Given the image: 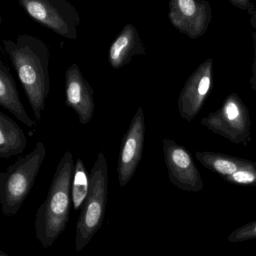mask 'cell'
<instances>
[{
  "mask_svg": "<svg viewBox=\"0 0 256 256\" xmlns=\"http://www.w3.org/2000/svg\"><path fill=\"white\" fill-rule=\"evenodd\" d=\"M6 52L17 72L37 120L41 121L50 92V52L42 40L32 36H18L17 41L4 40Z\"/></svg>",
  "mask_w": 256,
  "mask_h": 256,
  "instance_id": "6da1fadb",
  "label": "cell"
},
{
  "mask_svg": "<svg viewBox=\"0 0 256 256\" xmlns=\"http://www.w3.org/2000/svg\"><path fill=\"white\" fill-rule=\"evenodd\" d=\"M73 156L66 151L58 163L47 198L36 214L37 240L49 248L66 228L72 204V181L74 174Z\"/></svg>",
  "mask_w": 256,
  "mask_h": 256,
  "instance_id": "7a4b0ae2",
  "label": "cell"
},
{
  "mask_svg": "<svg viewBox=\"0 0 256 256\" xmlns=\"http://www.w3.org/2000/svg\"><path fill=\"white\" fill-rule=\"evenodd\" d=\"M46 152L43 142H38L32 152L0 174V203L4 215L13 216L18 212L34 186Z\"/></svg>",
  "mask_w": 256,
  "mask_h": 256,
  "instance_id": "3957f363",
  "label": "cell"
},
{
  "mask_svg": "<svg viewBox=\"0 0 256 256\" xmlns=\"http://www.w3.org/2000/svg\"><path fill=\"white\" fill-rule=\"evenodd\" d=\"M108 192V166L103 152L97 156L90 174V190L76 226V250L82 251L101 228Z\"/></svg>",
  "mask_w": 256,
  "mask_h": 256,
  "instance_id": "277c9868",
  "label": "cell"
},
{
  "mask_svg": "<svg viewBox=\"0 0 256 256\" xmlns=\"http://www.w3.org/2000/svg\"><path fill=\"white\" fill-rule=\"evenodd\" d=\"M18 4L42 26L68 40L77 38L80 14L66 0H19Z\"/></svg>",
  "mask_w": 256,
  "mask_h": 256,
  "instance_id": "5b68a950",
  "label": "cell"
},
{
  "mask_svg": "<svg viewBox=\"0 0 256 256\" xmlns=\"http://www.w3.org/2000/svg\"><path fill=\"white\" fill-rule=\"evenodd\" d=\"M144 138V114L140 106L121 142L118 164V181L120 186H126L136 174L143 156Z\"/></svg>",
  "mask_w": 256,
  "mask_h": 256,
  "instance_id": "8992f818",
  "label": "cell"
},
{
  "mask_svg": "<svg viewBox=\"0 0 256 256\" xmlns=\"http://www.w3.org/2000/svg\"><path fill=\"white\" fill-rule=\"evenodd\" d=\"M163 150L170 182L184 191H202V176L188 151L167 139L163 140Z\"/></svg>",
  "mask_w": 256,
  "mask_h": 256,
  "instance_id": "52a82bcc",
  "label": "cell"
},
{
  "mask_svg": "<svg viewBox=\"0 0 256 256\" xmlns=\"http://www.w3.org/2000/svg\"><path fill=\"white\" fill-rule=\"evenodd\" d=\"M65 78L66 104L74 110L79 122L85 125L92 120L95 110L94 89L76 64L66 70Z\"/></svg>",
  "mask_w": 256,
  "mask_h": 256,
  "instance_id": "ba28073f",
  "label": "cell"
},
{
  "mask_svg": "<svg viewBox=\"0 0 256 256\" xmlns=\"http://www.w3.org/2000/svg\"><path fill=\"white\" fill-rule=\"evenodd\" d=\"M146 54V48L137 28L128 24L114 40L108 50V62L114 70H119L131 62L134 56Z\"/></svg>",
  "mask_w": 256,
  "mask_h": 256,
  "instance_id": "9c48e42d",
  "label": "cell"
},
{
  "mask_svg": "<svg viewBox=\"0 0 256 256\" xmlns=\"http://www.w3.org/2000/svg\"><path fill=\"white\" fill-rule=\"evenodd\" d=\"M0 106L29 128L36 124L28 116L20 100L16 80L10 68L2 60L0 61Z\"/></svg>",
  "mask_w": 256,
  "mask_h": 256,
  "instance_id": "30bf717a",
  "label": "cell"
},
{
  "mask_svg": "<svg viewBox=\"0 0 256 256\" xmlns=\"http://www.w3.org/2000/svg\"><path fill=\"white\" fill-rule=\"evenodd\" d=\"M26 146V138L22 128L0 112V158H10L23 154Z\"/></svg>",
  "mask_w": 256,
  "mask_h": 256,
  "instance_id": "8fae6325",
  "label": "cell"
},
{
  "mask_svg": "<svg viewBox=\"0 0 256 256\" xmlns=\"http://www.w3.org/2000/svg\"><path fill=\"white\" fill-rule=\"evenodd\" d=\"M197 158L206 168L221 175L223 178L230 176L251 162L214 154H198Z\"/></svg>",
  "mask_w": 256,
  "mask_h": 256,
  "instance_id": "7c38bea8",
  "label": "cell"
},
{
  "mask_svg": "<svg viewBox=\"0 0 256 256\" xmlns=\"http://www.w3.org/2000/svg\"><path fill=\"white\" fill-rule=\"evenodd\" d=\"M90 190V176H88L83 160L78 158L74 164V174L72 181V202L74 210L82 208Z\"/></svg>",
  "mask_w": 256,
  "mask_h": 256,
  "instance_id": "4fadbf2b",
  "label": "cell"
},
{
  "mask_svg": "<svg viewBox=\"0 0 256 256\" xmlns=\"http://www.w3.org/2000/svg\"><path fill=\"white\" fill-rule=\"evenodd\" d=\"M224 181L234 185L240 186H256V164L250 162L248 166L235 172L230 176L223 178Z\"/></svg>",
  "mask_w": 256,
  "mask_h": 256,
  "instance_id": "5bb4252c",
  "label": "cell"
},
{
  "mask_svg": "<svg viewBox=\"0 0 256 256\" xmlns=\"http://www.w3.org/2000/svg\"><path fill=\"white\" fill-rule=\"evenodd\" d=\"M254 239H256V220L241 226L228 236V240L233 244Z\"/></svg>",
  "mask_w": 256,
  "mask_h": 256,
  "instance_id": "9a60e30c",
  "label": "cell"
},
{
  "mask_svg": "<svg viewBox=\"0 0 256 256\" xmlns=\"http://www.w3.org/2000/svg\"><path fill=\"white\" fill-rule=\"evenodd\" d=\"M196 4L193 0H178L170 4V10L180 12L185 16H192L196 12Z\"/></svg>",
  "mask_w": 256,
  "mask_h": 256,
  "instance_id": "2e32d148",
  "label": "cell"
},
{
  "mask_svg": "<svg viewBox=\"0 0 256 256\" xmlns=\"http://www.w3.org/2000/svg\"><path fill=\"white\" fill-rule=\"evenodd\" d=\"M226 114L228 118L230 120H234L238 118L239 114L238 106L234 102L228 103L226 106Z\"/></svg>",
  "mask_w": 256,
  "mask_h": 256,
  "instance_id": "e0dca14e",
  "label": "cell"
},
{
  "mask_svg": "<svg viewBox=\"0 0 256 256\" xmlns=\"http://www.w3.org/2000/svg\"><path fill=\"white\" fill-rule=\"evenodd\" d=\"M210 85V78L208 76H205L200 80L198 85V94L204 96L208 94Z\"/></svg>",
  "mask_w": 256,
  "mask_h": 256,
  "instance_id": "ac0fdd59",
  "label": "cell"
},
{
  "mask_svg": "<svg viewBox=\"0 0 256 256\" xmlns=\"http://www.w3.org/2000/svg\"><path fill=\"white\" fill-rule=\"evenodd\" d=\"M0 256H10L6 253L4 252L0 251Z\"/></svg>",
  "mask_w": 256,
  "mask_h": 256,
  "instance_id": "d6986e66",
  "label": "cell"
}]
</instances>
